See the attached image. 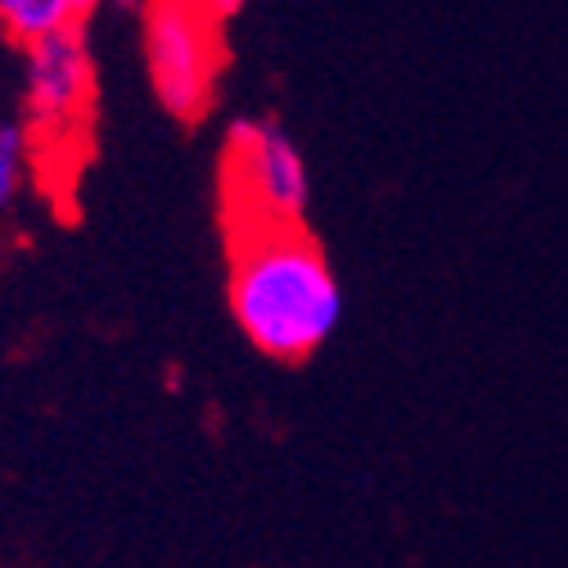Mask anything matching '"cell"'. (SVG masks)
<instances>
[{
    "label": "cell",
    "instance_id": "1",
    "mask_svg": "<svg viewBox=\"0 0 568 568\" xmlns=\"http://www.w3.org/2000/svg\"><path fill=\"white\" fill-rule=\"evenodd\" d=\"M231 312L271 362L298 366L338 329L343 290L303 226H231Z\"/></svg>",
    "mask_w": 568,
    "mask_h": 568
},
{
    "label": "cell",
    "instance_id": "2",
    "mask_svg": "<svg viewBox=\"0 0 568 568\" xmlns=\"http://www.w3.org/2000/svg\"><path fill=\"white\" fill-rule=\"evenodd\" d=\"M307 163L290 131L240 118L222 159V222L231 226H303Z\"/></svg>",
    "mask_w": 568,
    "mask_h": 568
},
{
    "label": "cell",
    "instance_id": "3",
    "mask_svg": "<svg viewBox=\"0 0 568 568\" xmlns=\"http://www.w3.org/2000/svg\"><path fill=\"white\" fill-rule=\"evenodd\" d=\"M226 63L222 19L203 0H145V68L159 104L176 122H203Z\"/></svg>",
    "mask_w": 568,
    "mask_h": 568
},
{
    "label": "cell",
    "instance_id": "4",
    "mask_svg": "<svg viewBox=\"0 0 568 568\" xmlns=\"http://www.w3.org/2000/svg\"><path fill=\"white\" fill-rule=\"evenodd\" d=\"M95 109V63L82 28H63L28 45V150L63 145L91 122Z\"/></svg>",
    "mask_w": 568,
    "mask_h": 568
},
{
    "label": "cell",
    "instance_id": "5",
    "mask_svg": "<svg viewBox=\"0 0 568 568\" xmlns=\"http://www.w3.org/2000/svg\"><path fill=\"white\" fill-rule=\"evenodd\" d=\"M0 28H6L10 41L32 45V41H41L50 32L78 28V23H73L68 0H0Z\"/></svg>",
    "mask_w": 568,
    "mask_h": 568
},
{
    "label": "cell",
    "instance_id": "6",
    "mask_svg": "<svg viewBox=\"0 0 568 568\" xmlns=\"http://www.w3.org/2000/svg\"><path fill=\"white\" fill-rule=\"evenodd\" d=\"M23 168H28V135L23 126H0V207H6L19 185H23Z\"/></svg>",
    "mask_w": 568,
    "mask_h": 568
},
{
    "label": "cell",
    "instance_id": "7",
    "mask_svg": "<svg viewBox=\"0 0 568 568\" xmlns=\"http://www.w3.org/2000/svg\"><path fill=\"white\" fill-rule=\"evenodd\" d=\"M203 6H207L212 19H222V23H226V19H235V14L244 10V0H203Z\"/></svg>",
    "mask_w": 568,
    "mask_h": 568
},
{
    "label": "cell",
    "instance_id": "8",
    "mask_svg": "<svg viewBox=\"0 0 568 568\" xmlns=\"http://www.w3.org/2000/svg\"><path fill=\"white\" fill-rule=\"evenodd\" d=\"M95 6H100V0H68V10H73V23L82 28V23L91 19V10H95Z\"/></svg>",
    "mask_w": 568,
    "mask_h": 568
},
{
    "label": "cell",
    "instance_id": "9",
    "mask_svg": "<svg viewBox=\"0 0 568 568\" xmlns=\"http://www.w3.org/2000/svg\"><path fill=\"white\" fill-rule=\"evenodd\" d=\"M118 10H140V6H135V0H118Z\"/></svg>",
    "mask_w": 568,
    "mask_h": 568
}]
</instances>
